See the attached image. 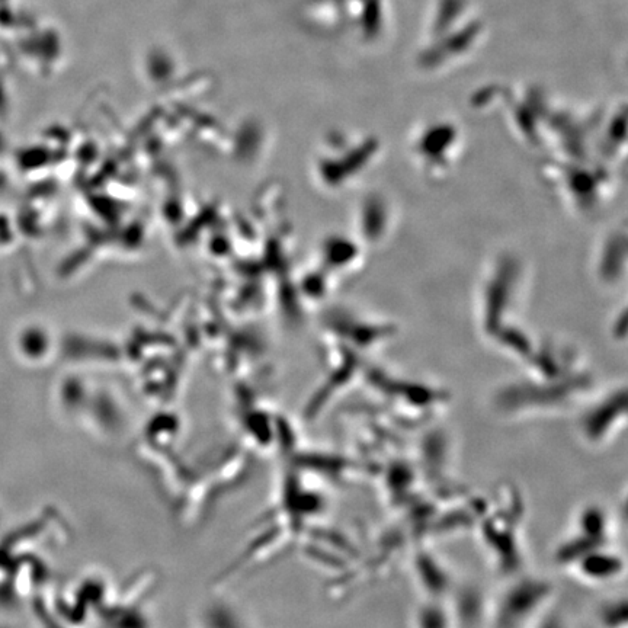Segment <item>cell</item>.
Returning <instances> with one entry per match:
<instances>
[{
    "instance_id": "6da1fadb",
    "label": "cell",
    "mask_w": 628,
    "mask_h": 628,
    "mask_svg": "<svg viewBox=\"0 0 628 628\" xmlns=\"http://www.w3.org/2000/svg\"><path fill=\"white\" fill-rule=\"evenodd\" d=\"M553 582L538 575H512L511 581L490 601V628H531L553 605Z\"/></svg>"
},
{
    "instance_id": "7a4b0ae2",
    "label": "cell",
    "mask_w": 628,
    "mask_h": 628,
    "mask_svg": "<svg viewBox=\"0 0 628 628\" xmlns=\"http://www.w3.org/2000/svg\"><path fill=\"white\" fill-rule=\"evenodd\" d=\"M628 425V394L615 393L582 413L578 434L589 447H604Z\"/></svg>"
},
{
    "instance_id": "3957f363",
    "label": "cell",
    "mask_w": 628,
    "mask_h": 628,
    "mask_svg": "<svg viewBox=\"0 0 628 628\" xmlns=\"http://www.w3.org/2000/svg\"><path fill=\"white\" fill-rule=\"evenodd\" d=\"M573 570L585 582L610 583L626 573L627 562L611 544H605L585 554Z\"/></svg>"
},
{
    "instance_id": "277c9868",
    "label": "cell",
    "mask_w": 628,
    "mask_h": 628,
    "mask_svg": "<svg viewBox=\"0 0 628 628\" xmlns=\"http://www.w3.org/2000/svg\"><path fill=\"white\" fill-rule=\"evenodd\" d=\"M415 573L426 592V598L448 599L456 586L440 560L429 553L418 554Z\"/></svg>"
},
{
    "instance_id": "5b68a950",
    "label": "cell",
    "mask_w": 628,
    "mask_h": 628,
    "mask_svg": "<svg viewBox=\"0 0 628 628\" xmlns=\"http://www.w3.org/2000/svg\"><path fill=\"white\" fill-rule=\"evenodd\" d=\"M450 595L453 597V601L448 599V602H450L451 610H453L454 618H456L457 628L476 626L479 620L487 621L489 604L485 605L479 591L473 588L456 589L454 586Z\"/></svg>"
},
{
    "instance_id": "8992f818",
    "label": "cell",
    "mask_w": 628,
    "mask_h": 628,
    "mask_svg": "<svg viewBox=\"0 0 628 628\" xmlns=\"http://www.w3.org/2000/svg\"><path fill=\"white\" fill-rule=\"evenodd\" d=\"M415 628H457L448 599L425 598L413 614Z\"/></svg>"
},
{
    "instance_id": "52a82bcc",
    "label": "cell",
    "mask_w": 628,
    "mask_h": 628,
    "mask_svg": "<svg viewBox=\"0 0 628 628\" xmlns=\"http://www.w3.org/2000/svg\"><path fill=\"white\" fill-rule=\"evenodd\" d=\"M575 533L599 544H610L611 521L599 505H588L576 517Z\"/></svg>"
},
{
    "instance_id": "ba28073f",
    "label": "cell",
    "mask_w": 628,
    "mask_h": 628,
    "mask_svg": "<svg viewBox=\"0 0 628 628\" xmlns=\"http://www.w3.org/2000/svg\"><path fill=\"white\" fill-rule=\"evenodd\" d=\"M597 621L601 628H628V597H613L599 604Z\"/></svg>"
},
{
    "instance_id": "9c48e42d",
    "label": "cell",
    "mask_w": 628,
    "mask_h": 628,
    "mask_svg": "<svg viewBox=\"0 0 628 628\" xmlns=\"http://www.w3.org/2000/svg\"><path fill=\"white\" fill-rule=\"evenodd\" d=\"M531 628H570L569 623H567L566 615L562 613V611L556 610L553 608V605L546 611L540 618H538L537 623L534 624Z\"/></svg>"
},
{
    "instance_id": "30bf717a",
    "label": "cell",
    "mask_w": 628,
    "mask_h": 628,
    "mask_svg": "<svg viewBox=\"0 0 628 628\" xmlns=\"http://www.w3.org/2000/svg\"><path fill=\"white\" fill-rule=\"evenodd\" d=\"M620 518L623 519L624 524L628 527V487L626 492H624L623 498H621Z\"/></svg>"
}]
</instances>
